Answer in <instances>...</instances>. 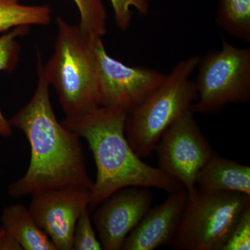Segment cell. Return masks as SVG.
I'll return each mask as SVG.
<instances>
[{
    "mask_svg": "<svg viewBox=\"0 0 250 250\" xmlns=\"http://www.w3.org/2000/svg\"><path fill=\"white\" fill-rule=\"evenodd\" d=\"M37 72V87L30 101L9 121L11 127L25 135L31 149L27 170L10 184L9 195L21 198L62 188L91 191L94 182L87 170L80 136L56 118L39 51Z\"/></svg>",
    "mask_w": 250,
    "mask_h": 250,
    "instance_id": "1",
    "label": "cell"
},
{
    "mask_svg": "<svg viewBox=\"0 0 250 250\" xmlns=\"http://www.w3.org/2000/svg\"><path fill=\"white\" fill-rule=\"evenodd\" d=\"M127 113L99 106L62 123L88 143L96 166L90 211L115 192L127 187L155 188L172 192L184 188L159 167L143 162L125 135ZM185 189V188H184Z\"/></svg>",
    "mask_w": 250,
    "mask_h": 250,
    "instance_id": "2",
    "label": "cell"
},
{
    "mask_svg": "<svg viewBox=\"0 0 250 250\" xmlns=\"http://www.w3.org/2000/svg\"><path fill=\"white\" fill-rule=\"evenodd\" d=\"M57 39L53 55L42 72L58 95L65 117L80 116L100 106L93 41L79 24L57 18Z\"/></svg>",
    "mask_w": 250,
    "mask_h": 250,
    "instance_id": "3",
    "label": "cell"
},
{
    "mask_svg": "<svg viewBox=\"0 0 250 250\" xmlns=\"http://www.w3.org/2000/svg\"><path fill=\"white\" fill-rule=\"evenodd\" d=\"M199 60L198 56H192L179 62L162 84L128 113L125 135L140 157L152 154L166 130L196 100L190 78Z\"/></svg>",
    "mask_w": 250,
    "mask_h": 250,
    "instance_id": "4",
    "label": "cell"
},
{
    "mask_svg": "<svg viewBox=\"0 0 250 250\" xmlns=\"http://www.w3.org/2000/svg\"><path fill=\"white\" fill-rule=\"evenodd\" d=\"M187 198L172 247L175 250H222L250 196L195 187Z\"/></svg>",
    "mask_w": 250,
    "mask_h": 250,
    "instance_id": "5",
    "label": "cell"
},
{
    "mask_svg": "<svg viewBox=\"0 0 250 250\" xmlns=\"http://www.w3.org/2000/svg\"><path fill=\"white\" fill-rule=\"evenodd\" d=\"M193 82L197 99L194 113L213 114L232 103L250 100V49H240L223 39L220 50L210 51L199 60Z\"/></svg>",
    "mask_w": 250,
    "mask_h": 250,
    "instance_id": "6",
    "label": "cell"
},
{
    "mask_svg": "<svg viewBox=\"0 0 250 250\" xmlns=\"http://www.w3.org/2000/svg\"><path fill=\"white\" fill-rule=\"evenodd\" d=\"M100 106L129 113L159 88L167 75L147 67H131L111 57L103 38L93 41Z\"/></svg>",
    "mask_w": 250,
    "mask_h": 250,
    "instance_id": "7",
    "label": "cell"
},
{
    "mask_svg": "<svg viewBox=\"0 0 250 250\" xmlns=\"http://www.w3.org/2000/svg\"><path fill=\"white\" fill-rule=\"evenodd\" d=\"M154 150L159 168L187 192L196 187L199 172L214 154L190 108L166 130Z\"/></svg>",
    "mask_w": 250,
    "mask_h": 250,
    "instance_id": "8",
    "label": "cell"
},
{
    "mask_svg": "<svg viewBox=\"0 0 250 250\" xmlns=\"http://www.w3.org/2000/svg\"><path fill=\"white\" fill-rule=\"evenodd\" d=\"M152 201L148 188L134 187L122 188L101 202L95 208L93 222L103 250H123Z\"/></svg>",
    "mask_w": 250,
    "mask_h": 250,
    "instance_id": "9",
    "label": "cell"
},
{
    "mask_svg": "<svg viewBox=\"0 0 250 250\" xmlns=\"http://www.w3.org/2000/svg\"><path fill=\"white\" fill-rule=\"evenodd\" d=\"M29 208L37 225L57 250H72L74 231L81 213L88 208L90 190L62 188L31 195Z\"/></svg>",
    "mask_w": 250,
    "mask_h": 250,
    "instance_id": "10",
    "label": "cell"
},
{
    "mask_svg": "<svg viewBox=\"0 0 250 250\" xmlns=\"http://www.w3.org/2000/svg\"><path fill=\"white\" fill-rule=\"evenodd\" d=\"M186 189L172 192L160 205L149 208L125 240L123 250H154L172 246L187 198Z\"/></svg>",
    "mask_w": 250,
    "mask_h": 250,
    "instance_id": "11",
    "label": "cell"
},
{
    "mask_svg": "<svg viewBox=\"0 0 250 250\" xmlns=\"http://www.w3.org/2000/svg\"><path fill=\"white\" fill-rule=\"evenodd\" d=\"M202 190L241 192L250 196V167L213 154L199 172L196 186Z\"/></svg>",
    "mask_w": 250,
    "mask_h": 250,
    "instance_id": "12",
    "label": "cell"
},
{
    "mask_svg": "<svg viewBox=\"0 0 250 250\" xmlns=\"http://www.w3.org/2000/svg\"><path fill=\"white\" fill-rule=\"evenodd\" d=\"M1 223L5 232L24 250H57L47 234L37 225L23 205L9 206L4 208Z\"/></svg>",
    "mask_w": 250,
    "mask_h": 250,
    "instance_id": "13",
    "label": "cell"
},
{
    "mask_svg": "<svg viewBox=\"0 0 250 250\" xmlns=\"http://www.w3.org/2000/svg\"><path fill=\"white\" fill-rule=\"evenodd\" d=\"M50 21L47 5L29 6L21 4V0H0V33L23 26H45Z\"/></svg>",
    "mask_w": 250,
    "mask_h": 250,
    "instance_id": "14",
    "label": "cell"
},
{
    "mask_svg": "<svg viewBox=\"0 0 250 250\" xmlns=\"http://www.w3.org/2000/svg\"><path fill=\"white\" fill-rule=\"evenodd\" d=\"M217 24L229 35L250 41V0H220Z\"/></svg>",
    "mask_w": 250,
    "mask_h": 250,
    "instance_id": "15",
    "label": "cell"
},
{
    "mask_svg": "<svg viewBox=\"0 0 250 250\" xmlns=\"http://www.w3.org/2000/svg\"><path fill=\"white\" fill-rule=\"evenodd\" d=\"M29 27L14 28L0 36V72H12L19 62L21 46L18 39L27 35ZM12 134V127L5 118L0 108V136L9 137Z\"/></svg>",
    "mask_w": 250,
    "mask_h": 250,
    "instance_id": "16",
    "label": "cell"
},
{
    "mask_svg": "<svg viewBox=\"0 0 250 250\" xmlns=\"http://www.w3.org/2000/svg\"><path fill=\"white\" fill-rule=\"evenodd\" d=\"M80 13L79 26L92 37L103 38L106 34V12L103 0H73Z\"/></svg>",
    "mask_w": 250,
    "mask_h": 250,
    "instance_id": "17",
    "label": "cell"
},
{
    "mask_svg": "<svg viewBox=\"0 0 250 250\" xmlns=\"http://www.w3.org/2000/svg\"><path fill=\"white\" fill-rule=\"evenodd\" d=\"M72 248L75 250H103L94 230L88 208L81 213L77 220L74 231Z\"/></svg>",
    "mask_w": 250,
    "mask_h": 250,
    "instance_id": "18",
    "label": "cell"
},
{
    "mask_svg": "<svg viewBox=\"0 0 250 250\" xmlns=\"http://www.w3.org/2000/svg\"><path fill=\"white\" fill-rule=\"evenodd\" d=\"M114 14L115 21L118 29L126 31L131 25L134 8L141 15H146L149 11V0H110Z\"/></svg>",
    "mask_w": 250,
    "mask_h": 250,
    "instance_id": "19",
    "label": "cell"
},
{
    "mask_svg": "<svg viewBox=\"0 0 250 250\" xmlns=\"http://www.w3.org/2000/svg\"><path fill=\"white\" fill-rule=\"evenodd\" d=\"M250 249V205L245 209L222 250Z\"/></svg>",
    "mask_w": 250,
    "mask_h": 250,
    "instance_id": "20",
    "label": "cell"
},
{
    "mask_svg": "<svg viewBox=\"0 0 250 250\" xmlns=\"http://www.w3.org/2000/svg\"><path fill=\"white\" fill-rule=\"evenodd\" d=\"M21 250V247L14 240L6 236L4 228L0 227V250Z\"/></svg>",
    "mask_w": 250,
    "mask_h": 250,
    "instance_id": "21",
    "label": "cell"
}]
</instances>
